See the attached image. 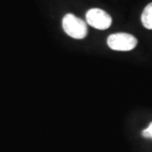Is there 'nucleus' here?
Returning a JSON list of instances; mask_svg holds the SVG:
<instances>
[{
	"label": "nucleus",
	"mask_w": 152,
	"mask_h": 152,
	"mask_svg": "<svg viewBox=\"0 0 152 152\" xmlns=\"http://www.w3.org/2000/svg\"><path fill=\"white\" fill-rule=\"evenodd\" d=\"M86 21L91 26L98 30H107L112 25V17L101 9H91L87 11Z\"/></svg>",
	"instance_id": "7ed1b4c3"
},
{
	"label": "nucleus",
	"mask_w": 152,
	"mask_h": 152,
	"mask_svg": "<svg viewBox=\"0 0 152 152\" xmlns=\"http://www.w3.org/2000/svg\"><path fill=\"white\" fill-rule=\"evenodd\" d=\"M62 24L64 32L72 38L80 40L84 39L88 34L86 23L73 14L65 15Z\"/></svg>",
	"instance_id": "f257e3e1"
},
{
	"label": "nucleus",
	"mask_w": 152,
	"mask_h": 152,
	"mask_svg": "<svg viewBox=\"0 0 152 152\" xmlns=\"http://www.w3.org/2000/svg\"><path fill=\"white\" fill-rule=\"evenodd\" d=\"M142 134L145 138H152V123L149 125V127L143 131Z\"/></svg>",
	"instance_id": "39448f33"
},
{
	"label": "nucleus",
	"mask_w": 152,
	"mask_h": 152,
	"mask_svg": "<svg viewBox=\"0 0 152 152\" xmlns=\"http://www.w3.org/2000/svg\"><path fill=\"white\" fill-rule=\"evenodd\" d=\"M141 21L143 26L146 29L152 30V3L149 4L145 8L142 13Z\"/></svg>",
	"instance_id": "20e7f679"
},
{
	"label": "nucleus",
	"mask_w": 152,
	"mask_h": 152,
	"mask_svg": "<svg viewBox=\"0 0 152 152\" xmlns=\"http://www.w3.org/2000/svg\"><path fill=\"white\" fill-rule=\"evenodd\" d=\"M107 45L114 51L128 52L134 48L138 43L136 37L129 33H115L107 38Z\"/></svg>",
	"instance_id": "f03ea898"
}]
</instances>
